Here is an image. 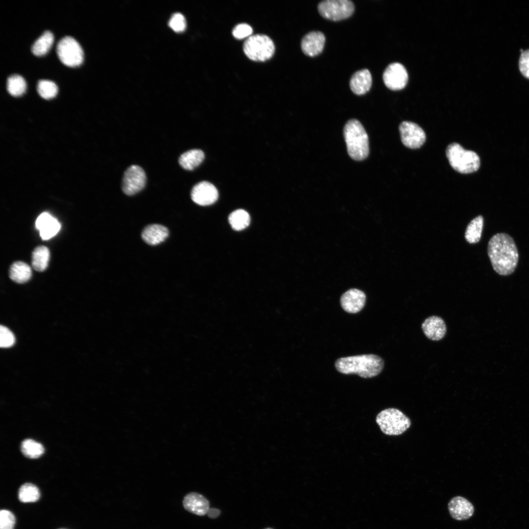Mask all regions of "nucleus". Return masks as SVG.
<instances>
[{
	"label": "nucleus",
	"instance_id": "obj_1",
	"mask_svg": "<svg viewBox=\"0 0 529 529\" xmlns=\"http://www.w3.org/2000/svg\"><path fill=\"white\" fill-rule=\"evenodd\" d=\"M487 254L494 270L498 274L507 276L514 272L519 254L513 239L508 234L494 235L488 243Z\"/></svg>",
	"mask_w": 529,
	"mask_h": 529
},
{
	"label": "nucleus",
	"instance_id": "obj_2",
	"mask_svg": "<svg viewBox=\"0 0 529 529\" xmlns=\"http://www.w3.org/2000/svg\"><path fill=\"white\" fill-rule=\"evenodd\" d=\"M335 367L344 374H357L363 378H370L382 372L384 361L376 355H362L339 358L336 361Z\"/></svg>",
	"mask_w": 529,
	"mask_h": 529
},
{
	"label": "nucleus",
	"instance_id": "obj_3",
	"mask_svg": "<svg viewBox=\"0 0 529 529\" xmlns=\"http://www.w3.org/2000/svg\"><path fill=\"white\" fill-rule=\"evenodd\" d=\"M343 135L350 157L356 161L365 159L369 152L368 137L361 123L351 119L345 124Z\"/></svg>",
	"mask_w": 529,
	"mask_h": 529
},
{
	"label": "nucleus",
	"instance_id": "obj_4",
	"mask_svg": "<svg viewBox=\"0 0 529 529\" xmlns=\"http://www.w3.org/2000/svg\"><path fill=\"white\" fill-rule=\"evenodd\" d=\"M446 155L452 168L459 173H472L480 168L478 155L474 151L465 149L457 143L450 144L446 148Z\"/></svg>",
	"mask_w": 529,
	"mask_h": 529
},
{
	"label": "nucleus",
	"instance_id": "obj_5",
	"mask_svg": "<svg viewBox=\"0 0 529 529\" xmlns=\"http://www.w3.org/2000/svg\"><path fill=\"white\" fill-rule=\"evenodd\" d=\"M376 421L382 432L388 435L401 434L411 425L409 418L395 408H388L381 411L377 415Z\"/></svg>",
	"mask_w": 529,
	"mask_h": 529
},
{
	"label": "nucleus",
	"instance_id": "obj_6",
	"mask_svg": "<svg viewBox=\"0 0 529 529\" xmlns=\"http://www.w3.org/2000/svg\"><path fill=\"white\" fill-rule=\"evenodd\" d=\"M243 49L246 56L250 60L264 62L273 55L275 46L268 36L258 34L246 39L243 45Z\"/></svg>",
	"mask_w": 529,
	"mask_h": 529
},
{
	"label": "nucleus",
	"instance_id": "obj_7",
	"mask_svg": "<svg viewBox=\"0 0 529 529\" xmlns=\"http://www.w3.org/2000/svg\"><path fill=\"white\" fill-rule=\"evenodd\" d=\"M317 9L324 18L339 21L350 17L355 11V5L349 0H326L319 3Z\"/></svg>",
	"mask_w": 529,
	"mask_h": 529
},
{
	"label": "nucleus",
	"instance_id": "obj_8",
	"mask_svg": "<svg viewBox=\"0 0 529 529\" xmlns=\"http://www.w3.org/2000/svg\"><path fill=\"white\" fill-rule=\"evenodd\" d=\"M56 52L60 61L67 66H78L83 60L81 47L75 39L69 36H65L59 41Z\"/></svg>",
	"mask_w": 529,
	"mask_h": 529
},
{
	"label": "nucleus",
	"instance_id": "obj_9",
	"mask_svg": "<svg viewBox=\"0 0 529 529\" xmlns=\"http://www.w3.org/2000/svg\"><path fill=\"white\" fill-rule=\"evenodd\" d=\"M146 180L144 170L139 166L131 165L124 173L122 190L126 195H134L144 188Z\"/></svg>",
	"mask_w": 529,
	"mask_h": 529
},
{
	"label": "nucleus",
	"instance_id": "obj_10",
	"mask_svg": "<svg viewBox=\"0 0 529 529\" xmlns=\"http://www.w3.org/2000/svg\"><path fill=\"white\" fill-rule=\"evenodd\" d=\"M399 129L401 141L408 148H418L425 142L424 131L415 123L404 121L400 124Z\"/></svg>",
	"mask_w": 529,
	"mask_h": 529
},
{
	"label": "nucleus",
	"instance_id": "obj_11",
	"mask_svg": "<svg viewBox=\"0 0 529 529\" xmlns=\"http://www.w3.org/2000/svg\"><path fill=\"white\" fill-rule=\"evenodd\" d=\"M383 79L385 85L390 90H400L406 85L408 75L405 67L398 63L389 65L385 69Z\"/></svg>",
	"mask_w": 529,
	"mask_h": 529
},
{
	"label": "nucleus",
	"instance_id": "obj_12",
	"mask_svg": "<svg viewBox=\"0 0 529 529\" xmlns=\"http://www.w3.org/2000/svg\"><path fill=\"white\" fill-rule=\"evenodd\" d=\"M191 196L192 201L200 206H208L215 203L218 198L216 188L207 181H202L192 189Z\"/></svg>",
	"mask_w": 529,
	"mask_h": 529
},
{
	"label": "nucleus",
	"instance_id": "obj_13",
	"mask_svg": "<svg viewBox=\"0 0 529 529\" xmlns=\"http://www.w3.org/2000/svg\"><path fill=\"white\" fill-rule=\"evenodd\" d=\"M325 41V35L322 32L319 31L310 32L301 40L302 51L310 57L316 56L323 51Z\"/></svg>",
	"mask_w": 529,
	"mask_h": 529
},
{
	"label": "nucleus",
	"instance_id": "obj_14",
	"mask_svg": "<svg viewBox=\"0 0 529 529\" xmlns=\"http://www.w3.org/2000/svg\"><path fill=\"white\" fill-rule=\"evenodd\" d=\"M365 300L366 295L362 291L351 289L341 295L340 302L344 311L350 313H356L364 307Z\"/></svg>",
	"mask_w": 529,
	"mask_h": 529
},
{
	"label": "nucleus",
	"instance_id": "obj_15",
	"mask_svg": "<svg viewBox=\"0 0 529 529\" xmlns=\"http://www.w3.org/2000/svg\"><path fill=\"white\" fill-rule=\"evenodd\" d=\"M421 328L426 337L433 341L442 339L447 332L444 320L437 315H432L426 318L422 323Z\"/></svg>",
	"mask_w": 529,
	"mask_h": 529
},
{
	"label": "nucleus",
	"instance_id": "obj_16",
	"mask_svg": "<svg viewBox=\"0 0 529 529\" xmlns=\"http://www.w3.org/2000/svg\"><path fill=\"white\" fill-rule=\"evenodd\" d=\"M450 516L457 520H466L473 514L474 507L472 504L466 498L456 496L452 498L448 504Z\"/></svg>",
	"mask_w": 529,
	"mask_h": 529
},
{
	"label": "nucleus",
	"instance_id": "obj_17",
	"mask_svg": "<svg viewBox=\"0 0 529 529\" xmlns=\"http://www.w3.org/2000/svg\"><path fill=\"white\" fill-rule=\"evenodd\" d=\"M183 505L188 511L198 516L207 514L210 508L209 501L202 495L196 492L187 494L183 499Z\"/></svg>",
	"mask_w": 529,
	"mask_h": 529
},
{
	"label": "nucleus",
	"instance_id": "obj_18",
	"mask_svg": "<svg viewBox=\"0 0 529 529\" xmlns=\"http://www.w3.org/2000/svg\"><path fill=\"white\" fill-rule=\"evenodd\" d=\"M36 228L39 230L43 240H48L55 236L60 228L59 222L48 213L41 214L35 222Z\"/></svg>",
	"mask_w": 529,
	"mask_h": 529
},
{
	"label": "nucleus",
	"instance_id": "obj_19",
	"mask_svg": "<svg viewBox=\"0 0 529 529\" xmlns=\"http://www.w3.org/2000/svg\"><path fill=\"white\" fill-rule=\"evenodd\" d=\"M372 78L370 72L364 69L355 72L351 76L349 85L353 93L362 95L368 92L372 85Z\"/></svg>",
	"mask_w": 529,
	"mask_h": 529
},
{
	"label": "nucleus",
	"instance_id": "obj_20",
	"mask_svg": "<svg viewBox=\"0 0 529 529\" xmlns=\"http://www.w3.org/2000/svg\"><path fill=\"white\" fill-rule=\"evenodd\" d=\"M168 230L160 224H154L146 226L142 233L143 240L148 244L156 245L163 242L168 237Z\"/></svg>",
	"mask_w": 529,
	"mask_h": 529
},
{
	"label": "nucleus",
	"instance_id": "obj_21",
	"mask_svg": "<svg viewBox=\"0 0 529 529\" xmlns=\"http://www.w3.org/2000/svg\"><path fill=\"white\" fill-rule=\"evenodd\" d=\"M204 157V153L201 150L191 149L181 155L178 162L183 168L192 170L203 162Z\"/></svg>",
	"mask_w": 529,
	"mask_h": 529
},
{
	"label": "nucleus",
	"instance_id": "obj_22",
	"mask_svg": "<svg viewBox=\"0 0 529 529\" xmlns=\"http://www.w3.org/2000/svg\"><path fill=\"white\" fill-rule=\"evenodd\" d=\"M484 218L479 215L473 218L467 226L464 237L470 244L477 243L480 240L483 229Z\"/></svg>",
	"mask_w": 529,
	"mask_h": 529
},
{
	"label": "nucleus",
	"instance_id": "obj_23",
	"mask_svg": "<svg viewBox=\"0 0 529 529\" xmlns=\"http://www.w3.org/2000/svg\"><path fill=\"white\" fill-rule=\"evenodd\" d=\"M32 275L31 267L24 262H14L9 269V277L13 281L23 284L30 280Z\"/></svg>",
	"mask_w": 529,
	"mask_h": 529
},
{
	"label": "nucleus",
	"instance_id": "obj_24",
	"mask_svg": "<svg viewBox=\"0 0 529 529\" xmlns=\"http://www.w3.org/2000/svg\"><path fill=\"white\" fill-rule=\"evenodd\" d=\"M50 257L49 250L45 246L37 247L32 255V265L33 268L39 272L44 271L48 265Z\"/></svg>",
	"mask_w": 529,
	"mask_h": 529
},
{
	"label": "nucleus",
	"instance_id": "obj_25",
	"mask_svg": "<svg viewBox=\"0 0 529 529\" xmlns=\"http://www.w3.org/2000/svg\"><path fill=\"white\" fill-rule=\"evenodd\" d=\"M53 40V34L49 30L45 31L32 45V52L36 56L45 55L50 48Z\"/></svg>",
	"mask_w": 529,
	"mask_h": 529
},
{
	"label": "nucleus",
	"instance_id": "obj_26",
	"mask_svg": "<svg viewBox=\"0 0 529 529\" xmlns=\"http://www.w3.org/2000/svg\"><path fill=\"white\" fill-rule=\"evenodd\" d=\"M228 219L233 229L237 231L241 230L247 227L250 221L249 214L242 209L233 212L229 215Z\"/></svg>",
	"mask_w": 529,
	"mask_h": 529
},
{
	"label": "nucleus",
	"instance_id": "obj_27",
	"mask_svg": "<svg viewBox=\"0 0 529 529\" xmlns=\"http://www.w3.org/2000/svg\"><path fill=\"white\" fill-rule=\"evenodd\" d=\"M21 450L24 456L30 458H38L44 452L43 446L31 439H26L22 441Z\"/></svg>",
	"mask_w": 529,
	"mask_h": 529
},
{
	"label": "nucleus",
	"instance_id": "obj_28",
	"mask_svg": "<svg viewBox=\"0 0 529 529\" xmlns=\"http://www.w3.org/2000/svg\"><path fill=\"white\" fill-rule=\"evenodd\" d=\"M26 83L24 78L19 74L9 76L7 81V90L14 96H22L25 91Z\"/></svg>",
	"mask_w": 529,
	"mask_h": 529
},
{
	"label": "nucleus",
	"instance_id": "obj_29",
	"mask_svg": "<svg viewBox=\"0 0 529 529\" xmlns=\"http://www.w3.org/2000/svg\"><path fill=\"white\" fill-rule=\"evenodd\" d=\"M40 493L35 485L26 483L22 485L18 492L19 500L23 503L34 502L39 500Z\"/></svg>",
	"mask_w": 529,
	"mask_h": 529
},
{
	"label": "nucleus",
	"instance_id": "obj_30",
	"mask_svg": "<svg viewBox=\"0 0 529 529\" xmlns=\"http://www.w3.org/2000/svg\"><path fill=\"white\" fill-rule=\"evenodd\" d=\"M37 90L40 96L46 99L54 97L58 92L56 84L48 80H40L37 83Z\"/></svg>",
	"mask_w": 529,
	"mask_h": 529
},
{
	"label": "nucleus",
	"instance_id": "obj_31",
	"mask_svg": "<svg viewBox=\"0 0 529 529\" xmlns=\"http://www.w3.org/2000/svg\"><path fill=\"white\" fill-rule=\"evenodd\" d=\"M15 517L10 511L3 509L0 512V529H14Z\"/></svg>",
	"mask_w": 529,
	"mask_h": 529
},
{
	"label": "nucleus",
	"instance_id": "obj_32",
	"mask_svg": "<svg viewBox=\"0 0 529 529\" xmlns=\"http://www.w3.org/2000/svg\"><path fill=\"white\" fill-rule=\"evenodd\" d=\"M15 341L13 334L6 327L0 326V345L1 348H9L13 345Z\"/></svg>",
	"mask_w": 529,
	"mask_h": 529
},
{
	"label": "nucleus",
	"instance_id": "obj_33",
	"mask_svg": "<svg viewBox=\"0 0 529 529\" xmlns=\"http://www.w3.org/2000/svg\"><path fill=\"white\" fill-rule=\"evenodd\" d=\"M168 24L174 31L181 32L183 31L186 27V21L183 15L176 13L170 18Z\"/></svg>",
	"mask_w": 529,
	"mask_h": 529
},
{
	"label": "nucleus",
	"instance_id": "obj_34",
	"mask_svg": "<svg viewBox=\"0 0 529 529\" xmlns=\"http://www.w3.org/2000/svg\"><path fill=\"white\" fill-rule=\"evenodd\" d=\"M253 32L252 27L247 24H237L232 30L233 36L237 39L248 38Z\"/></svg>",
	"mask_w": 529,
	"mask_h": 529
},
{
	"label": "nucleus",
	"instance_id": "obj_35",
	"mask_svg": "<svg viewBox=\"0 0 529 529\" xmlns=\"http://www.w3.org/2000/svg\"><path fill=\"white\" fill-rule=\"evenodd\" d=\"M519 68L522 74L529 79V49L521 53L519 59Z\"/></svg>",
	"mask_w": 529,
	"mask_h": 529
},
{
	"label": "nucleus",
	"instance_id": "obj_36",
	"mask_svg": "<svg viewBox=\"0 0 529 529\" xmlns=\"http://www.w3.org/2000/svg\"><path fill=\"white\" fill-rule=\"evenodd\" d=\"M220 511L218 509L212 508H209L207 513L208 516L211 519H215L219 516Z\"/></svg>",
	"mask_w": 529,
	"mask_h": 529
},
{
	"label": "nucleus",
	"instance_id": "obj_37",
	"mask_svg": "<svg viewBox=\"0 0 529 529\" xmlns=\"http://www.w3.org/2000/svg\"><path fill=\"white\" fill-rule=\"evenodd\" d=\"M520 51L522 53V52H523L524 50H523V49L522 48H521V49H520Z\"/></svg>",
	"mask_w": 529,
	"mask_h": 529
},
{
	"label": "nucleus",
	"instance_id": "obj_38",
	"mask_svg": "<svg viewBox=\"0 0 529 529\" xmlns=\"http://www.w3.org/2000/svg\"><path fill=\"white\" fill-rule=\"evenodd\" d=\"M264 529H273L271 528H265Z\"/></svg>",
	"mask_w": 529,
	"mask_h": 529
}]
</instances>
